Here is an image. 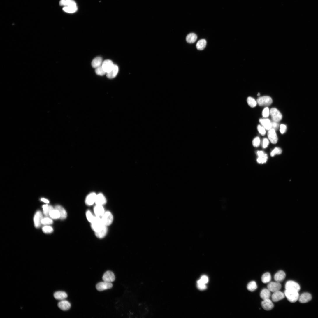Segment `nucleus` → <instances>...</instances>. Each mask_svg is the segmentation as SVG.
<instances>
[{"label": "nucleus", "instance_id": "a878e982", "mask_svg": "<svg viewBox=\"0 0 318 318\" xmlns=\"http://www.w3.org/2000/svg\"><path fill=\"white\" fill-rule=\"evenodd\" d=\"M286 277L285 273L282 271H280L277 273L274 276V279L277 282H280L283 281Z\"/></svg>", "mask_w": 318, "mask_h": 318}, {"label": "nucleus", "instance_id": "79ce46f5", "mask_svg": "<svg viewBox=\"0 0 318 318\" xmlns=\"http://www.w3.org/2000/svg\"><path fill=\"white\" fill-rule=\"evenodd\" d=\"M86 217L89 221L91 223L93 221L95 217L92 215L90 211H88L87 212Z\"/></svg>", "mask_w": 318, "mask_h": 318}, {"label": "nucleus", "instance_id": "37998d69", "mask_svg": "<svg viewBox=\"0 0 318 318\" xmlns=\"http://www.w3.org/2000/svg\"><path fill=\"white\" fill-rule=\"evenodd\" d=\"M260 143H261V140L259 137H256L253 140V145L255 147H259Z\"/></svg>", "mask_w": 318, "mask_h": 318}, {"label": "nucleus", "instance_id": "0eeeda50", "mask_svg": "<svg viewBox=\"0 0 318 318\" xmlns=\"http://www.w3.org/2000/svg\"><path fill=\"white\" fill-rule=\"evenodd\" d=\"M113 286L111 282L103 281L98 283L96 285V288L98 291H102L110 289Z\"/></svg>", "mask_w": 318, "mask_h": 318}, {"label": "nucleus", "instance_id": "58836bf2", "mask_svg": "<svg viewBox=\"0 0 318 318\" xmlns=\"http://www.w3.org/2000/svg\"><path fill=\"white\" fill-rule=\"evenodd\" d=\"M95 72L97 75L100 76H103L106 74L102 66L96 68Z\"/></svg>", "mask_w": 318, "mask_h": 318}, {"label": "nucleus", "instance_id": "c85d7f7f", "mask_svg": "<svg viewBox=\"0 0 318 318\" xmlns=\"http://www.w3.org/2000/svg\"><path fill=\"white\" fill-rule=\"evenodd\" d=\"M108 231L107 226H105L99 232L95 233L96 236L99 238L101 239L106 235Z\"/></svg>", "mask_w": 318, "mask_h": 318}, {"label": "nucleus", "instance_id": "a19ab883", "mask_svg": "<svg viewBox=\"0 0 318 318\" xmlns=\"http://www.w3.org/2000/svg\"><path fill=\"white\" fill-rule=\"evenodd\" d=\"M43 232L45 233H50L53 232V228L50 226H45L42 228Z\"/></svg>", "mask_w": 318, "mask_h": 318}, {"label": "nucleus", "instance_id": "423d86ee", "mask_svg": "<svg viewBox=\"0 0 318 318\" xmlns=\"http://www.w3.org/2000/svg\"><path fill=\"white\" fill-rule=\"evenodd\" d=\"M101 219L104 225L107 226L112 223L113 220V217L110 212L106 211L101 217Z\"/></svg>", "mask_w": 318, "mask_h": 318}, {"label": "nucleus", "instance_id": "c756f323", "mask_svg": "<svg viewBox=\"0 0 318 318\" xmlns=\"http://www.w3.org/2000/svg\"><path fill=\"white\" fill-rule=\"evenodd\" d=\"M197 38V36L196 34L191 33L187 35L186 38V40L188 43H193L196 41Z\"/></svg>", "mask_w": 318, "mask_h": 318}, {"label": "nucleus", "instance_id": "20e7f679", "mask_svg": "<svg viewBox=\"0 0 318 318\" xmlns=\"http://www.w3.org/2000/svg\"><path fill=\"white\" fill-rule=\"evenodd\" d=\"M257 102L261 106H268L271 105L273 102L272 99L270 96H264L259 97L257 100Z\"/></svg>", "mask_w": 318, "mask_h": 318}, {"label": "nucleus", "instance_id": "f8f14e48", "mask_svg": "<svg viewBox=\"0 0 318 318\" xmlns=\"http://www.w3.org/2000/svg\"><path fill=\"white\" fill-rule=\"evenodd\" d=\"M102 279L103 281L112 282L115 280V277L114 274L111 271H108L106 272L104 274Z\"/></svg>", "mask_w": 318, "mask_h": 318}, {"label": "nucleus", "instance_id": "473e14b6", "mask_svg": "<svg viewBox=\"0 0 318 318\" xmlns=\"http://www.w3.org/2000/svg\"><path fill=\"white\" fill-rule=\"evenodd\" d=\"M49 216L53 219H60L61 215L59 211L55 209L50 212Z\"/></svg>", "mask_w": 318, "mask_h": 318}, {"label": "nucleus", "instance_id": "4468645a", "mask_svg": "<svg viewBox=\"0 0 318 318\" xmlns=\"http://www.w3.org/2000/svg\"><path fill=\"white\" fill-rule=\"evenodd\" d=\"M257 154L258 156V158L257 159V162L259 164H264L266 163L268 160V156L266 154L262 151H258Z\"/></svg>", "mask_w": 318, "mask_h": 318}, {"label": "nucleus", "instance_id": "c9c22d12", "mask_svg": "<svg viewBox=\"0 0 318 318\" xmlns=\"http://www.w3.org/2000/svg\"><path fill=\"white\" fill-rule=\"evenodd\" d=\"M271 279V277L270 273H266L264 274L262 277V281L264 283L269 282Z\"/></svg>", "mask_w": 318, "mask_h": 318}, {"label": "nucleus", "instance_id": "ea45409f", "mask_svg": "<svg viewBox=\"0 0 318 318\" xmlns=\"http://www.w3.org/2000/svg\"><path fill=\"white\" fill-rule=\"evenodd\" d=\"M282 152V151L281 148L279 147H276L271 152L270 156L272 157H273L275 155L280 154Z\"/></svg>", "mask_w": 318, "mask_h": 318}, {"label": "nucleus", "instance_id": "f03ea898", "mask_svg": "<svg viewBox=\"0 0 318 318\" xmlns=\"http://www.w3.org/2000/svg\"><path fill=\"white\" fill-rule=\"evenodd\" d=\"M284 294L285 296L290 302L295 303L298 300L299 297L298 292L286 290Z\"/></svg>", "mask_w": 318, "mask_h": 318}, {"label": "nucleus", "instance_id": "09e8293b", "mask_svg": "<svg viewBox=\"0 0 318 318\" xmlns=\"http://www.w3.org/2000/svg\"><path fill=\"white\" fill-rule=\"evenodd\" d=\"M269 140L267 138H264L263 140L262 144L263 148L264 149L267 148L269 145Z\"/></svg>", "mask_w": 318, "mask_h": 318}, {"label": "nucleus", "instance_id": "bb28decb", "mask_svg": "<svg viewBox=\"0 0 318 318\" xmlns=\"http://www.w3.org/2000/svg\"><path fill=\"white\" fill-rule=\"evenodd\" d=\"M59 4L60 6L64 7L77 6L73 0H61Z\"/></svg>", "mask_w": 318, "mask_h": 318}, {"label": "nucleus", "instance_id": "1a4fd4ad", "mask_svg": "<svg viewBox=\"0 0 318 318\" xmlns=\"http://www.w3.org/2000/svg\"><path fill=\"white\" fill-rule=\"evenodd\" d=\"M43 218V215L41 212L38 211L36 213L34 218V225L36 228H39L41 226L42 224L41 222Z\"/></svg>", "mask_w": 318, "mask_h": 318}, {"label": "nucleus", "instance_id": "ddd939ff", "mask_svg": "<svg viewBox=\"0 0 318 318\" xmlns=\"http://www.w3.org/2000/svg\"><path fill=\"white\" fill-rule=\"evenodd\" d=\"M268 133V138L273 144H276L278 141V138L275 131L271 129L269 130Z\"/></svg>", "mask_w": 318, "mask_h": 318}, {"label": "nucleus", "instance_id": "9d476101", "mask_svg": "<svg viewBox=\"0 0 318 318\" xmlns=\"http://www.w3.org/2000/svg\"><path fill=\"white\" fill-rule=\"evenodd\" d=\"M97 194L94 192L89 194L85 199V203L87 205L91 206L95 203Z\"/></svg>", "mask_w": 318, "mask_h": 318}, {"label": "nucleus", "instance_id": "49530a36", "mask_svg": "<svg viewBox=\"0 0 318 318\" xmlns=\"http://www.w3.org/2000/svg\"><path fill=\"white\" fill-rule=\"evenodd\" d=\"M257 129L259 133L262 136H264L266 134V129L262 126L259 125L257 127Z\"/></svg>", "mask_w": 318, "mask_h": 318}, {"label": "nucleus", "instance_id": "f257e3e1", "mask_svg": "<svg viewBox=\"0 0 318 318\" xmlns=\"http://www.w3.org/2000/svg\"><path fill=\"white\" fill-rule=\"evenodd\" d=\"M91 223L92 229L95 233L99 232L105 226L103 224L101 218L97 216H95L94 219Z\"/></svg>", "mask_w": 318, "mask_h": 318}, {"label": "nucleus", "instance_id": "aec40b11", "mask_svg": "<svg viewBox=\"0 0 318 318\" xmlns=\"http://www.w3.org/2000/svg\"><path fill=\"white\" fill-rule=\"evenodd\" d=\"M119 71L118 66L116 65H114L113 69L109 72L106 73L107 76L108 78L112 79L117 75Z\"/></svg>", "mask_w": 318, "mask_h": 318}, {"label": "nucleus", "instance_id": "393cba45", "mask_svg": "<svg viewBox=\"0 0 318 318\" xmlns=\"http://www.w3.org/2000/svg\"><path fill=\"white\" fill-rule=\"evenodd\" d=\"M103 62V59L101 57H96L92 61V65L93 68H96L101 66Z\"/></svg>", "mask_w": 318, "mask_h": 318}, {"label": "nucleus", "instance_id": "c03bdc74", "mask_svg": "<svg viewBox=\"0 0 318 318\" xmlns=\"http://www.w3.org/2000/svg\"><path fill=\"white\" fill-rule=\"evenodd\" d=\"M270 113V111L268 108L266 107L263 110L262 112V115L263 117L264 118H267L269 116Z\"/></svg>", "mask_w": 318, "mask_h": 318}, {"label": "nucleus", "instance_id": "7ed1b4c3", "mask_svg": "<svg viewBox=\"0 0 318 318\" xmlns=\"http://www.w3.org/2000/svg\"><path fill=\"white\" fill-rule=\"evenodd\" d=\"M285 288L286 290L295 291L298 292L300 290L301 287L297 283L293 281H289L286 283Z\"/></svg>", "mask_w": 318, "mask_h": 318}, {"label": "nucleus", "instance_id": "5701e85b", "mask_svg": "<svg viewBox=\"0 0 318 318\" xmlns=\"http://www.w3.org/2000/svg\"><path fill=\"white\" fill-rule=\"evenodd\" d=\"M259 122L266 130H269L271 129V121L267 119H260Z\"/></svg>", "mask_w": 318, "mask_h": 318}, {"label": "nucleus", "instance_id": "2eb2a0df", "mask_svg": "<svg viewBox=\"0 0 318 318\" xmlns=\"http://www.w3.org/2000/svg\"><path fill=\"white\" fill-rule=\"evenodd\" d=\"M58 306L61 310L66 311L71 308V305L69 302L64 300L61 301L58 304Z\"/></svg>", "mask_w": 318, "mask_h": 318}, {"label": "nucleus", "instance_id": "9b49d317", "mask_svg": "<svg viewBox=\"0 0 318 318\" xmlns=\"http://www.w3.org/2000/svg\"><path fill=\"white\" fill-rule=\"evenodd\" d=\"M114 65L110 60H107L103 62L102 66L104 70L107 73L113 69Z\"/></svg>", "mask_w": 318, "mask_h": 318}, {"label": "nucleus", "instance_id": "8fccbe9b", "mask_svg": "<svg viewBox=\"0 0 318 318\" xmlns=\"http://www.w3.org/2000/svg\"><path fill=\"white\" fill-rule=\"evenodd\" d=\"M287 127L286 125L284 124H281L280 126V131L281 134H283L287 130Z\"/></svg>", "mask_w": 318, "mask_h": 318}, {"label": "nucleus", "instance_id": "4c0bfd02", "mask_svg": "<svg viewBox=\"0 0 318 318\" xmlns=\"http://www.w3.org/2000/svg\"><path fill=\"white\" fill-rule=\"evenodd\" d=\"M41 223L42 224L47 226L52 224L53 223V221L51 219L48 217H45L43 218Z\"/></svg>", "mask_w": 318, "mask_h": 318}, {"label": "nucleus", "instance_id": "4be33fe9", "mask_svg": "<svg viewBox=\"0 0 318 318\" xmlns=\"http://www.w3.org/2000/svg\"><path fill=\"white\" fill-rule=\"evenodd\" d=\"M54 297L56 300L62 301L66 299L68 297V295L64 292L59 291L54 294Z\"/></svg>", "mask_w": 318, "mask_h": 318}, {"label": "nucleus", "instance_id": "2f4dec72", "mask_svg": "<svg viewBox=\"0 0 318 318\" xmlns=\"http://www.w3.org/2000/svg\"><path fill=\"white\" fill-rule=\"evenodd\" d=\"M43 213L46 217L49 216L50 212L54 209L53 207L51 205H44L43 206Z\"/></svg>", "mask_w": 318, "mask_h": 318}, {"label": "nucleus", "instance_id": "a18cd8bd", "mask_svg": "<svg viewBox=\"0 0 318 318\" xmlns=\"http://www.w3.org/2000/svg\"><path fill=\"white\" fill-rule=\"evenodd\" d=\"M208 277L205 275L202 276L201 279L197 282V284H205L208 282Z\"/></svg>", "mask_w": 318, "mask_h": 318}, {"label": "nucleus", "instance_id": "de8ad7c7", "mask_svg": "<svg viewBox=\"0 0 318 318\" xmlns=\"http://www.w3.org/2000/svg\"><path fill=\"white\" fill-rule=\"evenodd\" d=\"M271 129H274L275 131L277 130L278 129L279 126V125L278 122H275L273 120L271 121Z\"/></svg>", "mask_w": 318, "mask_h": 318}, {"label": "nucleus", "instance_id": "7c9ffc66", "mask_svg": "<svg viewBox=\"0 0 318 318\" xmlns=\"http://www.w3.org/2000/svg\"><path fill=\"white\" fill-rule=\"evenodd\" d=\"M207 45V41L205 39H201L199 40L196 44V47L199 50H203L206 47Z\"/></svg>", "mask_w": 318, "mask_h": 318}, {"label": "nucleus", "instance_id": "f3484780", "mask_svg": "<svg viewBox=\"0 0 318 318\" xmlns=\"http://www.w3.org/2000/svg\"><path fill=\"white\" fill-rule=\"evenodd\" d=\"M285 297V294L278 291L273 293L272 298L273 302H276L284 299Z\"/></svg>", "mask_w": 318, "mask_h": 318}, {"label": "nucleus", "instance_id": "b1692460", "mask_svg": "<svg viewBox=\"0 0 318 318\" xmlns=\"http://www.w3.org/2000/svg\"><path fill=\"white\" fill-rule=\"evenodd\" d=\"M55 209L58 210L60 214V219L62 220L65 219L67 217V214L65 210L62 206L60 205L55 206Z\"/></svg>", "mask_w": 318, "mask_h": 318}, {"label": "nucleus", "instance_id": "412c9836", "mask_svg": "<svg viewBox=\"0 0 318 318\" xmlns=\"http://www.w3.org/2000/svg\"><path fill=\"white\" fill-rule=\"evenodd\" d=\"M94 211L96 216L101 217L105 213L102 205H96L94 208Z\"/></svg>", "mask_w": 318, "mask_h": 318}, {"label": "nucleus", "instance_id": "f704fd0d", "mask_svg": "<svg viewBox=\"0 0 318 318\" xmlns=\"http://www.w3.org/2000/svg\"><path fill=\"white\" fill-rule=\"evenodd\" d=\"M247 290L250 292H253L255 291L257 288L256 282L252 281L249 282L247 284Z\"/></svg>", "mask_w": 318, "mask_h": 318}, {"label": "nucleus", "instance_id": "dca6fc26", "mask_svg": "<svg viewBox=\"0 0 318 318\" xmlns=\"http://www.w3.org/2000/svg\"><path fill=\"white\" fill-rule=\"evenodd\" d=\"M106 203V199L102 193L97 194L95 203L96 205H103Z\"/></svg>", "mask_w": 318, "mask_h": 318}, {"label": "nucleus", "instance_id": "cd10ccee", "mask_svg": "<svg viewBox=\"0 0 318 318\" xmlns=\"http://www.w3.org/2000/svg\"><path fill=\"white\" fill-rule=\"evenodd\" d=\"M270 292L268 289H264L261 291L260 296L263 300L269 299L271 296Z\"/></svg>", "mask_w": 318, "mask_h": 318}, {"label": "nucleus", "instance_id": "39448f33", "mask_svg": "<svg viewBox=\"0 0 318 318\" xmlns=\"http://www.w3.org/2000/svg\"><path fill=\"white\" fill-rule=\"evenodd\" d=\"M270 113L272 120L278 122L282 119V115L277 108H272L270 110Z\"/></svg>", "mask_w": 318, "mask_h": 318}, {"label": "nucleus", "instance_id": "a211bd4d", "mask_svg": "<svg viewBox=\"0 0 318 318\" xmlns=\"http://www.w3.org/2000/svg\"><path fill=\"white\" fill-rule=\"evenodd\" d=\"M261 305L263 308L266 310H270L273 308L274 305L272 301L269 299L263 300Z\"/></svg>", "mask_w": 318, "mask_h": 318}, {"label": "nucleus", "instance_id": "864d4df0", "mask_svg": "<svg viewBox=\"0 0 318 318\" xmlns=\"http://www.w3.org/2000/svg\"><path fill=\"white\" fill-rule=\"evenodd\" d=\"M260 93H258V94H257V96H260Z\"/></svg>", "mask_w": 318, "mask_h": 318}, {"label": "nucleus", "instance_id": "e433bc0d", "mask_svg": "<svg viewBox=\"0 0 318 318\" xmlns=\"http://www.w3.org/2000/svg\"><path fill=\"white\" fill-rule=\"evenodd\" d=\"M247 101L249 105L251 107H254L256 105V101L254 98L251 97L248 98Z\"/></svg>", "mask_w": 318, "mask_h": 318}, {"label": "nucleus", "instance_id": "72a5a7b5", "mask_svg": "<svg viewBox=\"0 0 318 318\" xmlns=\"http://www.w3.org/2000/svg\"><path fill=\"white\" fill-rule=\"evenodd\" d=\"M78 8L77 6L64 7L63 8V10L64 12L69 13H74L76 12Z\"/></svg>", "mask_w": 318, "mask_h": 318}, {"label": "nucleus", "instance_id": "6e6552de", "mask_svg": "<svg viewBox=\"0 0 318 318\" xmlns=\"http://www.w3.org/2000/svg\"><path fill=\"white\" fill-rule=\"evenodd\" d=\"M281 288V284L278 282H271L268 284V289L271 292L273 293L280 291Z\"/></svg>", "mask_w": 318, "mask_h": 318}, {"label": "nucleus", "instance_id": "6ab92c4d", "mask_svg": "<svg viewBox=\"0 0 318 318\" xmlns=\"http://www.w3.org/2000/svg\"><path fill=\"white\" fill-rule=\"evenodd\" d=\"M312 299L311 295L308 293H304L299 296L298 300L301 303H306L310 301Z\"/></svg>", "mask_w": 318, "mask_h": 318}, {"label": "nucleus", "instance_id": "603ef678", "mask_svg": "<svg viewBox=\"0 0 318 318\" xmlns=\"http://www.w3.org/2000/svg\"><path fill=\"white\" fill-rule=\"evenodd\" d=\"M41 200L42 201L45 202V203L48 204L49 203V201L48 200L44 198H41Z\"/></svg>", "mask_w": 318, "mask_h": 318}, {"label": "nucleus", "instance_id": "3c124183", "mask_svg": "<svg viewBox=\"0 0 318 318\" xmlns=\"http://www.w3.org/2000/svg\"><path fill=\"white\" fill-rule=\"evenodd\" d=\"M197 287L200 290H204L206 288V286L204 284H198Z\"/></svg>", "mask_w": 318, "mask_h": 318}]
</instances>
